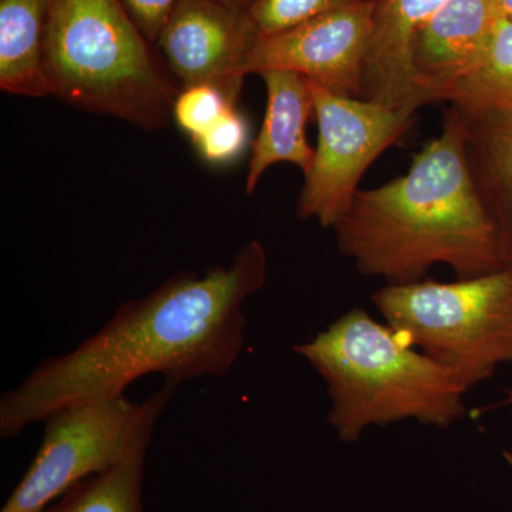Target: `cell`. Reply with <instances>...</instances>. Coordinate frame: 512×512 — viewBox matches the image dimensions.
Wrapping results in <instances>:
<instances>
[{
  "label": "cell",
  "instance_id": "6da1fadb",
  "mask_svg": "<svg viewBox=\"0 0 512 512\" xmlns=\"http://www.w3.org/2000/svg\"><path fill=\"white\" fill-rule=\"evenodd\" d=\"M268 278V255L252 239L228 266L204 275L180 272L156 291L124 302L113 318L72 352L47 357L0 397V437L74 403L120 396L140 377L177 383L224 377L245 346L244 303Z\"/></svg>",
  "mask_w": 512,
  "mask_h": 512
},
{
  "label": "cell",
  "instance_id": "7a4b0ae2",
  "mask_svg": "<svg viewBox=\"0 0 512 512\" xmlns=\"http://www.w3.org/2000/svg\"><path fill=\"white\" fill-rule=\"evenodd\" d=\"M466 120L451 104L440 136L414 157L409 173L357 190L333 225L340 254L387 285L421 281L446 265L457 279L508 266L497 227L478 197L466 163Z\"/></svg>",
  "mask_w": 512,
  "mask_h": 512
},
{
  "label": "cell",
  "instance_id": "3957f363",
  "mask_svg": "<svg viewBox=\"0 0 512 512\" xmlns=\"http://www.w3.org/2000/svg\"><path fill=\"white\" fill-rule=\"evenodd\" d=\"M292 349L328 387V423L343 443H357L370 427L413 420L447 429L466 416L467 392L453 373L365 309Z\"/></svg>",
  "mask_w": 512,
  "mask_h": 512
},
{
  "label": "cell",
  "instance_id": "277c9868",
  "mask_svg": "<svg viewBox=\"0 0 512 512\" xmlns=\"http://www.w3.org/2000/svg\"><path fill=\"white\" fill-rule=\"evenodd\" d=\"M121 0H55L47 69L52 96L141 130L173 120L181 87Z\"/></svg>",
  "mask_w": 512,
  "mask_h": 512
},
{
  "label": "cell",
  "instance_id": "5b68a950",
  "mask_svg": "<svg viewBox=\"0 0 512 512\" xmlns=\"http://www.w3.org/2000/svg\"><path fill=\"white\" fill-rule=\"evenodd\" d=\"M372 302L390 328L450 370L466 392L512 365V265L454 282L386 285Z\"/></svg>",
  "mask_w": 512,
  "mask_h": 512
},
{
  "label": "cell",
  "instance_id": "8992f818",
  "mask_svg": "<svg viewBox=\"0 0 512 512\" xmlns=\"http://www.w3.org/2000/svg\"><path fill=\"white\" fill-rule=\"evenodd\" d=\"M178 386L165 379L141 403L120 394L49 414L39 450L0 512H40L84 478L147 451L158 417Z\"/></svg>",
  "mask_w": 512,
  "mask_h": 512
},
{
  "label": "cell",
  "instance_id": "52a82bcc",
  "mask_svg": "<svg viewBox=\"0 0 512 512\" xmlns=\"http://www.w3.org/2000/svg\"><path fill=\"white\" fill-rule=\"evenodd\" d=\"M311 83L318 146L298 200L301 220L333 228L377 157L412 126L416 106H386L339 96Z\"/></svg>",
  "mask_w": 512,
  "mask_h": 512
},
{
  "label": "cell",
  "instance_id": "ba28073f",
  "mask_svg": "<svg viewBox=\"0 0 512 512\" xmlns=\"http://www.w3.org/2000/svg\"><path fill=\"white\" fill-rule=\"evenodd\" d=\"M372 0H362L308 20L275 35L261 37L247 57L242 73L288 70L339 96L363 99V72Z\"/></svg>",
  "mask_w": 512,
  "mask_h": 512
},
{
  "label": "cell",
  "instance_id": "9c48e42d",
  "mask_svg": "<svg viewBox=\"0 0 512 512\" xmlns=\"http://www.w3.org/2000/svg\"><path fill=\"white\" fill-rule=\"evenodd\" d=\"M259 39L249 12L220 0H178L157 46L181 86L217 83L239 93Z\"/></svg>",
  "mask_w": 512,
  "mask_h": 512
},
{
  "label": "cell",
  "instance_id": "30bf717a",
  "mask_svg": "<svg viewBox=\"0 0 512 512\" xmlns=\"http://www.w3.org/2000/svg\"><path fill=\"white\" fill-rule=\"evenodd\" d=\"M494 19L491 0H447L427 20L412 56L414 80L427 103L450 101L458 84L476 70Z\"/></svg>",
  "mask_w": 512,
  "mask_h": 512
},
{
  "label": "cell",
  "instance_id": "8fae6325",
  "mask_svg": "<svg viewBox=\"0 0 512 512\" xmlns=\"http://www.w3.org/2000/svg\"><path fill=\"white\" fill-rule=\"evenodd\" d=\"M372 29L363 72V100L386 106H427L413 72L421 28L447 0H372Z\"/></svg>",
  "mask_w": 512,
  "mask_h": 512
},
{
  "label": "cell",
  "instance_id": "7c38bea8",
  "mask_svg": "<svg viewBox=\"0 0 512 512\" xmlns=\"http://www.w3.org/2000/svg\"><path fill=\"white\" fill-rule=\"evenodd\" d=\"M266 89V109L261 131L252 144L245 191L252 195L262 175L278 163H289L309 173L315 156L306 134L315 114L311 83L288 70H268L259 74Z\"/></svg>",
  "mask_w": 512,
  "mask_h": 512
},
{
  "label": "cell",
  "instance_id": "4fadbf2b",
  "mask_svg": "<svg viewBox=\"0 0 512 512\" xmlns=\"http://www.w3.org/2000/svg\"><path fill=\"white\" fill-rule=\"evenodd\" d=\"M460 110L466 120L468 173L512 265V110Z\"/></svg>",
  "mask_w": 512,
  "mask_h": 512
},
{
  "label": "cell",
  "instance_id": "5bb4252c",
  "mask_svg": "<svg viewBox=\"0 0 512 512\" xmlns=\"http://www.w3.org/2000/svg\"><path fill=\"white\" fill-rule=\"evenodd\" d=\"M55 0H0V90L13 96H52L47 37Z\"/></svg>",
  "mask_w": 512,
  "mask_h": 512
},
{
  "label": "cell",
  "instance_id": "9a60e30c",
  "mask_svg": "<svg viewBox=\"0 0 512 512\" xmlns=\"http://www.w3.org/2000/svg\"><path fill=\"white\" fill-rule=\"evenodd\" d=\"M146 454L84 478L40 512H144Z\"/></svg>",
  "mask_w": 512,
  "mask_h": 512
},
{
  "label": "cell",
  "instance_id": "2e32d148",
  "mask_svg": "<svg viewBox=\"0 0 512 512\" xmlns=\"http://www.w3.org/2000/svg\"><path fill=\"white\" fill-rule=\"evenodd\" d=\"M448 103L466 111L512 110V20L495 13L480 63Z\"/></svg>",
  "mask_w": 512,
  "mask_h": 512
},
{
  "label": "cell",
  "instance_id": "e0dca14e",
  "mask_svg": "<svg viewBox=\"0 0 512 512\" xmlns=\"http://www.w3.org/2000/svg\"><path fill=\"white\" fill-rule=\"evenodd\" d=\"M237 96L238 93L217 83L181 86L174 101L173 120L192 141L234 107Z\"/></svg>",
  "mask_w": 512,
  "mask_h": 512
},
{
  "label": "cell",
  "instance_id": "ac0fdd59",
  "mask_svg": "<svg viewBox=\"0 0 512 512\" xmlns=\"http://www.w3.org/2000/svg\"><path fill=\"white\" fill-rule=\"evenodd\" d=\"M362 0H255L249 16L259 36H271Z\"/></svg>",
  "mask_w": 512,
  "mask_h": 512
},
{
  "label": "cell",
  "instance_id": "d6986e66",
  "mask_svg": "<svg viewBox=\"0 0 512 512\" xmlns=\"http://www.w3.org/2000/svg\"><path fill=\"white\" fill-rule=\"evenodd\" d=\"M249 141V126L237 106L231 107L217 123L194 138L198 156L211 165L234 163L244 153Z\"/></svg>",
  "mask_w": 512,
  "mask_h": 512
},
{
  "label": "cell",
  "instance_id": "ffe728a7",
  "mask_svg": "<svg viewBox=\"0 0 512 512\" xmlns=\"http://www.w3.org/2000/svg\"><path fill=\"white\" fill-rule=\"evenodd\" d=\"M121 3L148 42L157 45L178 0H121Z\"/></svg>",
  "mask_w": 512,
  "mask_h": 512
},
{
  "label": "cell",
  "instance_id": "44dd1931",
  "mask_svg": "<svg viewBox=\"0 0 512 512\" xmlns=\"http://www.w3.org/2000/svg\"><path fill=\"white\" fill-rule=\"evenodd\" d=\"M491 3L497 15L512 20V0H491Z\"/></svg>",
  "mask_w": 512,
  "mask_h": 512
},
{
  "label": "cell",
  "instance_id": "7402d4cb",
  "mask_svg": "<svg viewBox=\"0 0 512 512\" xmlns=\"http://www.w3.org/2000/svg\"><path fill=\"white\" fill-rule=\"evenodd\" d=\"M508 406H512V389L505 390V396L501 402L491 404V406L488 407H484V409H481L478 414H484L485 412H490V410L503 409V407Z\"/></svg>",
  "mask_w": 512,
  "mask_h": 512
},
{
  "label": "cell",
  "instance_id": "603a6c76",
  "mask_svg": "<svg viewBox=\"0 0 512 512\" xmlns=\"http://www.w3.org/2000/svg\"><path fill=\"white\" fill-rule=\"evenodd\" d=\"M220 2L225 3V5L231 6V8L244 10V12H249V9L254 5L255 0H220Z\"/></svg>",
  "mask_w": 512,
  "mask_h": 512
},
{
  "label": "cell",
  "instance_id": "cb8c5ba5",
  "mask_svg": "<svg viewBox=\"0 0 512 512\" xmlns=\"http://www.w3.org/2000/svg\"><path fill=\"white\" fill-rule=\"evenodd\" d=\"M503 456L504 460L507 461L508 466H510L512 470V451L505 450Z\"/></svg>",
  "mask_w": 512,
  "mask_h": 512
}]
</instances>
